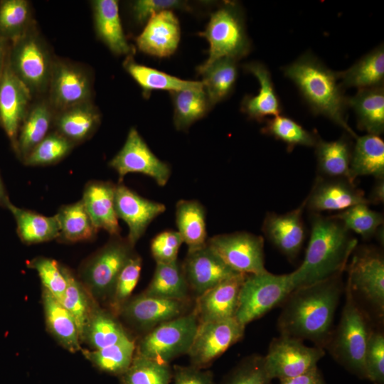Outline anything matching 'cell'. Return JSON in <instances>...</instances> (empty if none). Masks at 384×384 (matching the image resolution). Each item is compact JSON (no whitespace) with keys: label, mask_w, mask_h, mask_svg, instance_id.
Wrapping results in <instances>:
<instances>
[{"label":"cell","mask_w":384,"mask_h":384,"mask_svg":"<svg viewBox=\"0 0 384 384\" xmlns=\"http://www.w3.org/2000/svg\"><path fill=\"white\" fill-rule=\"evenodd\" d=\"M342 274L294 289L282 303L277 320L280 335L308 340L316 346L326 348L344 290Z\"/></svg>","instance_id":"obj_1"},{"label":"cell","mask_w":384,"mask_h":384,"mask_svg":"<svg viewBox=\"0 0 384 384\" xmlns=\"http://www.w3.org/2000/svg\"><path fill=\"white\" fill-rule=\"evenodd\" d=\"M311 234L304 259L291 272L294 289L343 272L358 241L341 221L313 213Z\"/></svg>","instance_id":"obj_2"},{"label":"cell","mask_w":384,"mask_h":384,"mask_svg":"<svg viewBox=\"0 0 384 384\" xmlns=\"http://www.w3.org/2000/svg\"><path fill=\"white\" fill-rule=\"evenodd\" d=\"M282 70L297 86L314 114L327 117L355 139L358 137L346 119L348 97L338 82V72L329 69L309 52Z\"/></svg>","instance_id":"obj_3"},{"label":"cell","mask_w":384,"mask_h":384,"mask_svg":"<svg viewBox=\"0 0 384 384\" xmlns=\"http://www.w3.org/2000/svg\"><path fill=\"white\" fill-rule=\"evenodd\" d=\"M344 289L346 298L341 319L326 348L346 370L366 378L365 355L373 330L349 286L346 284Z\"/></svg>","instance_id":"obj_4"},{"label":"cell","mask_w":384,"mask_h":384,"mask_svg":"<svg viewBox=\"0 0 384 384\" xmlns=\"http://www.w3.org/2000/svg\"><path fill=\"white\" fill-rule=\"evenodd\" d=\"M54 58L34 24L10 44L9 65L33 97L47 93Z\"/></svg>","instance_id":"obj_5"},{"label":"cell","mask_w":384,"mask_h":384,"mask_svg":"<svg viewBox=\"0 0 384 384\" xmlns=\"http://www.w3.org/2000/svg\"><path fill=\"white\" fill-rule=\"evenodd\" d=\"M200 35L208 40L210 49L208 58L198 68V71L223 58L238 61L251 49L242 9L233 1L224 3L213 12L205 31Z\"/></svg>","instance_id":"obj_6"},{"label":"cell","mask_w":384,"mask_h":384,"mask_svg":"<svg viewBox=\"0 0 384 384\" xmlns=\"http://www.w3.org/2000/svg\"><path fill=\"white\" fill-rule=\"evenodd\" d=\"M294 289L291 273L274 274L267 270L247 274L240 290L235 318L246 326L282 304Z\"/></svg>","instance_id":"obj_7"},{"label":"cell","mask_w":384,"mask_h":384,"mask_svg":"<svg viewBox=\"0 0 384 384\" xmlns=\"http://www.w3.org/2000/svg\"><path fill=\"white\" fill-rule=\"evenodd\" d=\"M127 238L111 239L81 266L82 283L92 297L110 298L117 279L127 261L135 254Z\"/></svg>","instance_id":"obj_8"},{"label":"cell","mask_w":384,"mask_h":384,"mask_svg":"<svg viewBox=\"0 0 384 384\" xmlns=\"http://www.w3.org/2000/svg\"><path fill=\"white\" fill-rule=\"evenodd\" d=\"M193 311L164 322L146 334L136 344L135 353L167 363L187 354L198 326Z\"/></svg>","instance_id":"obj_9"},{"label":"cell","mask_w":384,"mask_h":384,"mask_svg":"<svg viewBox=\"0 0 384 384\" xmlns=\"http://www.w3.org/2000/svg\"><path fill=\"white\" fill-rule=\"evenodd\" d=\"M324 355L321 347H309L300 339L280 335L272 340L263 356L265 370L271 380L280 381L318 367L317 363Z\"/></svg>","instance_id":"obj_10"},{"label":"cell","mask_w":384,"mask_h":384,"mask_svg":"<svg viewBox=\"0 0 384 384\" xmlns=\"http://www.w3.org/2000/svg\"><path fill=\"white\" fill-rule=\"evenodd\" d=\"M345 270L346 284L352 292L360 294L378 313L384 312V257L373 247L361 246L354 249Z\"/></svg>","instance_id":"obj_11"},{"label":"cell","mask_w":384,"mask_h":384,"mask_svg":"<svg viewBox=\"0 0 384 384\" xmlns=\"http://www.w3.org/2000/svg\"><path fill=\"white\" fill-rule=\"evenodd\" d=\"M47 94L55 113L92 101L91 73L81 65L55 58Z\"/></svg>","instance_id":"obj_12"},{"label":"cell","mask_w":384,"mask_h":384,"mask_svg":"<svg viewBox=\"0 0 384 384\" xmlns=\"http://www.w3.org/2000/svg\"><path fill=\"white\" fill-rule=\"evenodd\" d=\"M207 245L232 270L252 274L267 271L264 239L247 232H235L208 238Z\"/></svg>","instance_id":"obj_13"},{"label":"cell","mask_w":384,"mask_h":384,"mask_svg":"<svg viewBox=\"0 0 384 384\" xmlns=\"http://www.w3.org/2000/svg\"><path fill=\"white\" fill-rule=\"evenodd\" d=\"M245 326L235 317L200 323L188 352L192 366L203 368L244 336Z\"/></svg>","instance_id":"obj_14"},{"label":"cell","mask_w":384,"mask_h":384,"mask_svg":"<svg viewBox=\"0 0 384 384\" xmlns=\"http://www.w3.org/2000/svg\"><path fill=\"white\" fill-rule=\"evenodd\" d=\"M109 166L117 173L119 182L129 173H139L153 178L157 185L164 186L169 181L171 169L160 160L132 127L118 153L110 161Z\"/></svg>","instance_id":"obj_15"},{"label":"cell","mask_w":384,"mask_h":384,"mask_svg":"<svg viewBox=\"0 0 384 384\" xmlns=\"http://www.w3.org/2000/svg\"><path fill=\"white\" fill-rule=\"evenodd\" d=\"M188 302L149 297L142 293L129 298L118 316L137 329L147 333L164 322L187 314Z\"/></svg>","instance_id":"obj_16"},{"label":"cell","mask_w":384,"mask_h":384,"mask_svg":"<svg viewBox=\"0 0 384 384\" xmlns=\"http://www.w3.org/2000/svg\"><path fill=\"white\" fill-rule=\"evenodd\" d=\"M33 96L12 71L9 59L0 77V126L14 150L18 133Z\"/></svg>","instance_id":"obj_17"},{"label":"cell","mask_w":384,"mask_h":384,"mask_svg":"<svg viewBox=\"0 0 384 384\" xmlns=\"http://www.w3.org/2000/svg\"><path fill=\"white\" fill-rule=\"evenodd\" d=\"M305 200V208L312 213L344 210L355 205L369 204L364 191L346 178L317 175Z\"/></svg>","instance_id":"obj_18"},{"label":"cell","mask_w":384,"mask_h":384,"mask_svg":"<svg viewBox=\"0 0 384 384\" xmlns=\"http://www.w3.org/2000/svg\"><path fill=\"white\" fill-rule=\"evenodd\" d=\"M115 210L128 227L129 242L134 247L150 223L166 210L164 204L145 198L122 182L116 184Z\"/></svg>","instance_id":"obj_19"},{"label":"cell","mask_w":384,"mask_h":384,"mask_svg":"<svg viewBox=\"0 0 384 384\" xmlns=\"http://www.w3.org/2000/svg\"><path fill=\"white\" fill-rule=\"evenodd\" d=\"M182 268L190 290L196 297L236 274L207 245L188 250Z\"/></svg>","instance_id":"obj_20"},{"label":"cell","mask_w":384,"mask_h":384,"mask_svg":"<svg viewBox=\"0 0 384 384\" xmlns=\"http://www.w3.org/2000/svg\"><path fill=\"white\" fill-rule=\"evenodd\" d=\"M305 200L299 207L283 214L267 213L262 230L268 240L288 259H295L304 244L305 230L302 219Z\"/></svg>","instance_id":"obj_21"},{"label":"cell","mask_w":384,"mask_h":384,"mask_svg":"<svg viewBox=\"0 0 384 384\" xmlns=\"http://www.w3.org/2000/svg\"><path fill=\"white\" fill-rule=\"evenodd\" d=\"M246 276L237 273L196 297L193 311L198 323L235 317L240 290Z\"/></svg>","instance_id":"obj_22"},{"label":"cell","mask_w":384,"mask_h":384,"mask_svg":"<svg viewBox=\"0 0 384 384\" xmlns=\"http://www.w3.org/2000/svg\"><path fill=\"white\" fill-rule=\"evenodd\" d=\"M181 37L179 22L171 10L151 16L136 38L139 50L156 57H169L177 49Z\"/></svg>","instance_id":"obj_23"},{"label":"cell","mask_w":384,"mask_h":384,"mask_svg":"<svg viewBox=\"0 0 384 384\" xmlns=\"http://www.w3.org/2000/svg\"><path fill=\"white\" fill-rule=\"evenodd\" d=\"M116 184L110 181H90L85 186L81 201L94 226L107 232L111 237L120 235L115 210Z\"/></svg>","instance_id":"obj_24"},{"label":"cell","mask_w":384,"mask_h":384,"mask_svg":"<svg viewBox=\"0 0 384 384\" xmlns=\"http://www.w3.org/2000/svg\"><path fill=\"white\" fill-rule=\"evenodd\" d=\"M100 122V110L92 101H88L55 112L53 128L76 146L89 139Z\"/></svg>","instance_id":"obj_25"},{"label":"cell","mask_w":384,"mask_h":384,"mask_svg":"<svg viewBox=\"0 0 384 384\" xmlns=\"http://www.w3.org/2000/svg\"><path fill=\"white\" fill-rule=\"evenodd\" d=\"M95 33L98 38L118 55H132L134 48L128 43L124 33L116 0L91 1Z\"/></svg>","instance_id":"obj_26"},{"label":"cell","mask_w":384,"mask_h":384,"mask_svg":"<svg viewBox=\"0 0 384 384\" xmlns=\"http://www.w3.org/2000/svg\"><path fill=\"white\" fill-rule=\"evenodd\" d=\"M54 114L47 98L41 97L31 103L20 127L14 150L22 162L50 132Z\"/></svg>","instance_id":"obj_27"},{"label":"cell","mask_w":384,"mask_h":384,"mask_svg":"<svg viewBox=\"0 0 384 384\" xmlns=\"http://www.w3.org/2000/svg\"><path fill=\"white\" fill-rule=\"evenodd\" d=\"M244 69L257 79L260 90L255 96L245 97L241 104V110L250 119L259 122L268 116L280 114L282 105L267 67L260 63L252 62L244 65Z\"/></svg>","instance_id":"obj_28"},{"label":"cell","mask_w":384,"mask_h":384,"mask_svg":"<svg viewBox=\"0 0 384 384\" xmlns=\"http://www.w3.org/2000/svg\"><path fill=\"white\" fill-rule=\"evenodd\" d=\"M361 176L384 178V142L378 135L367 134L356 139L350 164V179Z\"/></svg>","instance_id":"obj_29"},{"label":"cell","mask_w":384,"mask_h":384,"mask_svg":"<svg viewBox=\"0 0 384 384\" xmlns=\"http://www.w3.org/2000/svg\"><path fill=\"white\" fill-rule=\"evenodd\" d=\"M357 118L358 127L368 134L380 135L384 131V87L358 90L348 97Z\"/></svg>","instance_id":"obj_30"},{"label":"cell","mask_w":384,"mask_h":384,"mask_svg":"<svg viewBox=\"0 0 384 384\" xmlns=\"http://www.w3.org/2000/svg\"><path fill=\"white\" fill-rule=\"evenodd\" d=\"M43 304L48 331L70 352L81 349L80 336L76 323L60 302L43 289Z\"/></svg>","instance_id":"obj_31"},{"label":"cell","mask_w":384,"mask_h":384,"mask_svg":"<svg viewBox=\"0 0 384 384\" xmlns=\"http://www.w3.org/2000/svg\"><path fill=\"white\" fill-rule=\"evenodd\" d=\"M342 88L358 90L383 86L384 47L380 44L346 70L338 72Z\"/></svg>","instance_id":"obj_32"},{"label":"cell","mask_w":384,"mask_h":384,"mask_svg":"<svg viewBox=\"0 0 384 384\" xmlns=\"http://www.w3.org/2000/svg\"><path fill=\"white\" fill-rule=\"evenodd\" d=\"M7 209L15 219L17 234L24 244H38L58 239L60 226L55 215L45 216L18 208L11 202Z\"/></svg>","instance_id":"obj_33"},{"label":"cell","mask_w":384,"mask_h":384,"mask_svg":"<svg viewBox=\"0 0 384 384\" xmlns=\"http://www.w3.org/2000/svg\"><path fill=\"white\" fill-rule=\"evenodd\" d=\"M206 210L197 200H180L176 204L175 220L177 231L188 250L207 243Z\"/></svg>","instance_id":"obj_34"},{"label":"cell","mask_w":384,"mask_h":384,"mask_svg":"<svg viewBox=\"0 0 384 384\" xmlns=\"http://www.w3.org/2000/svg\"><path fill=\"white\" fill-rule=\"evenodd\" d=\"M315 147L319 176L350 179L352 144L346 136L335 141L318 140Z\"/></svg>","instance_id":"obj_35"},{"label":"cell","mask_w":384,"mask_h":384,"mask_svg":"<svg viewBox=\"0 0 384 384\" xmlns=\"http://www.w3.org/2000/svg\"><path fill=\"white\" fill-rule=\"evenodd\" d=\"M189 287L181 263H156L152 279L142 294L157 298L189 301Z\"/></svg>","instance_id":"obj_36"},{"label":"cell","mask_w":384,"mask_h":384,"mask_svg":"<svg viewBox=\"0 0 384 384\" xmlns=\"http://www.w3.org/2000/svg\"><path fill=\"white\" fill-rule=\"evenodd\" d=\"M124 70L142 87L144 96L156 90L176 91L203 87L201 81L182 80L158 70L137 63L132 55L126 57L123 62Z\"/></svg>","instance_id":"obj_37"},{"label":"cell","mask_w":384,"mask_h":384,"mask_svg":"<svg viewBox=\"0 0 384 384\" xmlns=\"http://www.w3.org/2000/svg\"><path fill=\"white\" fill-rule=\"evenodd\" d=\"M237 63L236 60L223 58L198 71L203 76L201 82L210 107L232 92L238 78Z\"/></svg>","instance_id":"obj_38"},{"label":"cell","mask_w":384,"mask_h":384,"mask_svg":"<svg viewBox=\"0 0 384 384\" xmlns=\"http://www.w3.org/2000/svg\"><path fill=\"white\" fill-rule=\"evenodd\" d=\"M60 234L58 240L78 242L93 240L97 233L81 200L62 206L55 214Z\"/></svg>","instance_id":"obj_39"},{"label":"cell","mask_w":384,"mask_h":384,"mask_svg":"<svg viewBox=\"0 0 384 384\" xmlns=\"http://www.w3.org/2000/svg\"><path fill=\"white\" fill-rule=\"evenodd\" d=\"M129 338L122 324L112 312L96 306L85 326L82 340L94 349H100Z\"/></svg>","instance_id":"obj_40"},{"label":"cell","mask_w":384,"mask_h":384,"mask_svg":"<svg viewBox=\"0 0 384 384\" xmlns=\"http://www.w3.org/2000/svg\"><path fill=\"white\" fill-rule=\"evenodd\" d=\"M174 105V124L178 130L188 129L208 112L210 107L203 89L171 91Z\"/></svg>","instance_id":"obj_41"},{"label":"cell","mask_w":384,"mask_h":384,"mask_svg":"<svg viewBox=\"0 0 384 384\" xmlns=\"http://www.w3.org/2000/svg\"><path fill=\"white\" fill-rule=\"evenodd\" d=\"M135 349V342L129 337L100 349L82 350V352L85 358L100 370L120 375L129 367Z\"/></svg>","instance_id":"obj_42"},{"label":"cell","mask_w":384,"mask_h":384,"mask_svg":"<svg viewBox=\"0 0 384 384\" xmlns=\"http://www.w3.org/2000/svg\"><path fill=\"white\" fill-rule=\"evenodd\" d=\"M33 24L28 1H0V37L10 43H13L25 34Z\"/></svg>","instance_id":"obj_43"},{"label":"cell","mask_w":384,"mask_h":384,"mask_svg":"<svg viewBox=\"0 0 384 384\" xmlns=\"http://www.w3.org/2000/svg\"><path fill=\"white\" fill-rule=\"evenodd\" d=\"M262 132L286 144L289 151L297 146L314 147L320 138L317 133L309 132L292 118L280 114L267 119Z\"/></svg>","instance_id":"obj_44"},{"label":"cell","mask_w":384,"mask_h":384,"mask_svg":"<svg viewBox=\"0 0 384 384\" xmlns=\"http://www.w3.org/2000/svg\"><path fill=\"white\" fill-rule=\"evenodd\" d=\"M173 370L163 363L134 353L127 370L119 375L120 384H171Z\"/></svg>","instance_id":"obj_45"},{"label":"cell","mask_w":384,"mask_h":384,"mask_svg":"<svg viewBox=\"0 0 384 384\" xmlns=\"http://www.w3.org/2000/svg\"><path fill=\"white\" fill-rule=\"evenodd\" d=\"M63 270L67 279V287L61 303L73 317L82 341L85 326L96 305L89 299L88 291L83 284L67 268L63 267Z\"/></svg>","instance_id":"obj_46"},{"label":"cell","mask_w":384,"mask_h":384,"mask_svg":"<svg viewBox=\"0 0 384 384\" xmlns=\"http://www.w3.org/2000/svg\"><path fill=\"white\" fill-rule=\"evenodd\" d=\"M350 231L353 230L363 239H370L377 234L383 225L382 213L369 208L368 204L351 206L334 215Z\"/></svg>","instance_id":"obj_47"},{"label":"cell","mask_w":384,"mask_h":384,"mask_svg":"<svg viewBox=\"0 0 384 384\" xmlns=\"http://www.w3.org/2000/svg\"><path fill=\"white\" fill-rule=\"evenodd\" d=\"M74 146L70 142L53 130L32 149L23 163L32 166L55 164L67 156Z\"/></svg>","instance_id":"obj_48"},{"label":"cell","mask_w":384,"mask_h":384,"mask_svg":"<svg viewBox=\"0 0 384 384\" xmlns=\"http://www.w3.org/2000/svg\"><path fill=\"white\" fill-rule=\"evenodd\" d=\"M142 258L134 254L125 264L117 279L110 297L111 312L118 316L122 306L128 301L140 277Z\"/></svg>","instance_id":"obj_49"},{"label":"cell","mask_w":384,"mask_h":384,"mask_svg":"<svg viewBox=\"0 0 384 384\" xmlns=\"http://www.w3.org/2000/svg\"><path fill=\"white\" fill-rule=\"evenodd\" d=\"M28 266L37 272L43 289L62 302L67 287V279L63 266L56 260L44 257L33 259Z\"/></svg>","instance_id":"obj_50"},{"label":"cell","mask_w":384,"mask_h":384,"mask_svg":"<svg viewBox=\"0 0 384 384\" xmlns=\"http://www.w3.org/2000/svg\"><path fill=\"white\" fill-rule=\"evenodd\" d=\"M264 366V357L252 355L245 358L228 377L224 384H270Z\"/></svg>","instance_id":"obj_51"},{"label":"cell","mask_w":384,"mask_h":384,"mask_svg":"<svg viewBox=\"0 0 384 384\" xmlns=\"http://www.w3.org/2000/svg\"><path fill=\"white\" fill-rule=\"evenodd\" d=\"M366 379L374 384H384V336L380 331H372L366 355Z\"/></svg>","instance_id":"obj_52"},{"label":"cell","mask_w":384,"mask_h":384,"mask_svg":"<svg viewBox=\"0 0 384 384\" xmlns=\"http://www.w3.org/2000/svg\"><path fill=\"white\" fill-rule=\"evenodd\" d=\"M183 243L177 230H165L156 235L151 242V252L156 263H170L178 260Z\"/></svg>","instance_id":"obj_53"},{"label":"cell","mask_w":384,"mask_h":384,"mask_svg":"<svg viewBox=\"0 0 384 384\" xmlns=\"http://www.w3.org/2000/svg\"><path fill=\"white\" fill-rule=\"evenodd\" d=\"M188 8L186 2L177 0H137L131 6L134 18L139 23L146 22L151 16L163 11Z\"/></svg>","instance_id":"obj_54"},{"label":"cell","mask_w":384,"mask_h":384,"mask_svg":"<svg viewBox=\"0 0 384 384\" xmlns=\"http://www.w3.org/2000/svg\"><path fill=\"white\" fill-rule=\"evenodd\" d=\"M172 381L173 384H215L211 373L192 366H175Z\"/></svg>","instance_id":"obj_55"},{"label":"cell","mask_w":384,"mask_h":384,"mask_svg":"<svg viewBox=\"0 0 384 384\" xmlns=\"http://www.w3.org/2000/svg\"><path fill=\"white\" fill-rule=\"evenodd\" d=\"M279 384H327L318 367L302 375L280 380Z\"/></svg>","instance_id":"obj_56"},{"label":"cell","mask_w":384,"mask_h":384,"mask_svg":"<svg viewBox=\"0 0 384 384\" xmlns=\"http://www.w3.org/2000/svg\"><path fill=\"white\" fill-rule=\"evenodd\" d=\"M370 196L367 198L369 204H380L384 202V178L376 179Z\"/></svg>","instance_id":"obj_57"},{"label":"cell","mask_w":384,"mask_h":384,"mask_svg":"<svg viewBox=\"0 0 384 384\" xmlns=\"http://www.w3.org/2000/svg\"><path fill=\"white\" fill-rule=\"evenodd\" d=\"M10 44L9 41L0 37V77L6 63Z\"/></svg>","instance_id":"obj_58"},{"label":"cell","mask_w":384,"mask_h":384,"mask_svg":"<svg viewBox=\"0 0 384 384\" xmlns=\"http://www.w3.org/2000/svg\"><path fill=\"white\" fill-rule=\"evenodd\" d=\"M10 203L11 201L0 176V207L7 208Z\"/></svg>","instance_id":"obj_59"}]
</instances>
